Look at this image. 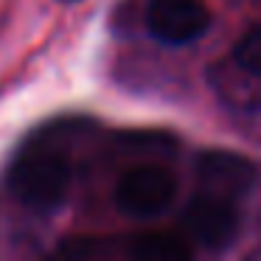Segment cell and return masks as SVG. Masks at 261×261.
<instances>
[{"label":"cell","mask_w":261,"mask_h":261,"mask_svg":"<svg viewBox=\"0 0 261 261\" xmlns=\"http://www.w3.org/2000/svg\"><path fill=\"white\" fill-rule=\"evenodd\" d=\"M146 31L166 45H188L211 25V12L202 0H146Z\"/></svg>","instance_id":"cell-4"},{"label":"cell","mask_w":261,"mask_h":261,"mask_svg":"<svg viewBox=\"0 0 261 261\" xmlns=\"http://www.w3.org/2000/svg\"><path fill=\"white\" fill-rule=\"evenodd\" d=\"M177 194V180L163 166H135L124 171L115 186V205L132 219H152L163 214Z\"/></svg>","instance_id":"cell-3"},{"label":"cell","mask_w":261,"mask_h":261,"mask_svg":"<svg viewBox=\"0 0 261 261\" xmlns=\"http://www.w3.org/2000/svg\"><path fill=\"white\" fill-rule=\"evenodd\" d=\"M65 3H73V0H65Z\"/></svg>","instance_id":"cell-8"},{"label":"cell","mask_w":261,"mask_h":261,"mask_svg":"<svg viewBox=\"0 0 261 261\" xmlns=\"http://www.w3.org/2000/svg\"><path fill=\"white\" fill-rule=\"evenodd\" d=\"M182 227H186L188 239L205 250L230 247L242 227L239 199L208 191V188H197L194 199L182 211Z\"/></svg>","instance_id":"cell-2"},{"label":"cell","mask_w":261,"mask_h":261,"mask_svg":"<svg viewBox=\"0 0 261 261\" xmlns=\"http://www.w3.org/2000/svg\"><path fill=\"white\" fill-rule=\"evenodd\" d=\"M199 188L242 199L253 182V166L230 152H205L197 166Z\"/></svg>","instance_id":"cell-5"},{"label":"cell","mask_w":261,"mask_h":261,"mask_svg":"<svg viewBox=\"0 0 261 261\" xmlns=\"http://www.w3.org/2000/svg\"><path fill=\"white\" fill-rule=\"evenodd\" d=\"M233 59H236V65L244 70V73L258 76L261 79V25L250 29L247 34L236 42V48H233Z\"/></svg>","instance_id":"cell-7"},{"label":"cell","mask_w":261,"mask_h":261,"mask_svg":"<svg viewBox=\"0 0 261 261\" xmlns=\"http://www.w3.org/2000/svg\"><path fill=\"white\" fill-rule=\"evenodd\" d=\"M129 255L138 261H182L191 255V244L166 233H143L132 242Z\"/></svg>","instance_id":"cell-6"},{"label":"cell","mask_w":261,"mask_h":261,"mask_svg":"<svg viewBox=\"0 0 261 261\" xmlns=\"http://www.w3.org/2000/svg\"><path fill=\"white\" fill-rule=\"evenodd\" d=\"M73 186V163L54 149H29L9 169L14 199L31 211H54L65 202Z\"/></svg>","instance_id":"cell-1"}]
</instances>
